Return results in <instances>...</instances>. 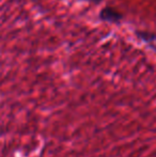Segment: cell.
Masks as SVG:
<instances>
[{"instance_id":"obj_2","label":"cell","mask_w":156,"mask_h":157,"mask_svg":"<svg viewBox=\"0 0 156 157\" xmlns=\"http://www.w3.org/2000/svg\"><path fill=\"white\" fill-rule=\"evenodd\" d=\"M91 1H100V0H91Z\"/></svg>"},{"instance_id":"obj_1","label":"cell","mask_w":156,"mask_h":157,"mask_svg":"<svg viewBox=\"0 0 156 157\" xmlns=\"http://www.w3.org/2000/svg\"><path fill=\"white\" fill-rule=\"evenodd\" d=\"M102 16L104 19L106 21H117L121 18V14L119 12H117L116 10L110 8H106L102 13Z\"/></svg>"}]
</instances>
